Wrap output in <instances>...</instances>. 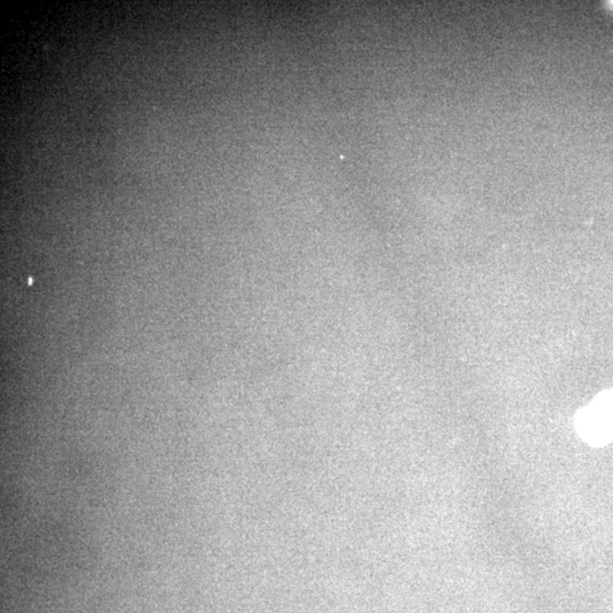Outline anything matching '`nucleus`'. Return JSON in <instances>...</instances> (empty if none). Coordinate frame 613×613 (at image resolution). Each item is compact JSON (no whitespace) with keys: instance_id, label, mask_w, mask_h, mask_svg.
Masks as SVG:
<instances>
[{"instance_id":"f257e3e1","label":"nucleus","mask_w":613,"mask_h":613,"mask_svg":"<svg viewBox=\"0 0 613 613\" xmlns=\"http://www.w3.org/2000/svg\"><path fill=\"white\" fill-rule=\"evenodd\" d=\"M576 427L585 441L603 446L613 438V391L605 393L585 407L576 418Z\"/></svg>"}]
</instances>
